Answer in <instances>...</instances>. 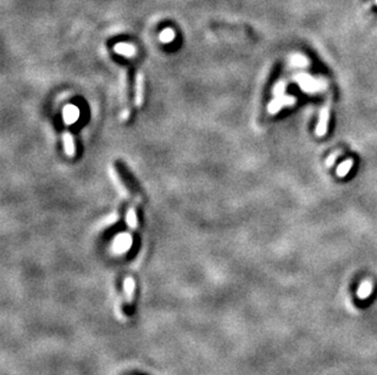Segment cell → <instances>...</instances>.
<instances>
[{
  "label": "cell",
  "instance_id": "cell-1",
  "mask_svg": "<svg viewBox=\"0 0 377 375\" xmlns=\"http://www.w3.org/2000/svg\"><path fill=\"white\" fill-rule=\"evenodd\" d=\"M297 78V82L300 86L301 90L307 93H317L321 92V90L325 89L326 87V83L324 81L316 80V78L309 76V74H299V76L295 77Z\"/></svg>",
  "mask_w": 377,
  "mask_h": 375
},
{
  "label": "cell",
  "instance_id": "cell-2",
  "mask_svg": "<svg viewBox=\"0 0 377 375\" xmlns=\"http://www.w3.org/2000/svg\"><path fill=\"white\" fill-rule=\"evenodd\" d=\"M328 121H330V107L328 105L324 106L323 110L320 112V117H318V123L316 127V135L318 136H324L327 133L328 129Z\"/></svg>",
  "mask_w": 377,
  "mask_h": 375
},
{
  "label": "cell",
  "instance_id": "cell-3",
  "mask_svg": "<svg viewBox=\"0 0 377 375\" xmlns=\"http://www.w3.org/2000/svg\"><path fill=\"white\" fill-rule=\"evenodd\" d=\"M295 103V97L293 96H281L277 97V99L272 100L269 105V112L270 113H276L281 110L282 106H287V105H293Z\"/></svg>",
  "mask_w": 377,
  "mask_h": 375
},
{
  "label": "cell",
  "instance_id": "cell-4",
  "mask_svg": "<svg viewBox=\"0 0 377 375\" xmlns=\"http://www.w3.org/2000/svg\"><path fill=\"white\" fill-rule=\"evenodd\" d=\"M144 100V78L142 73H137L136 76V96L135 104L137 107H141Z\"/></svg>",
  "mask_w": 377,
  "mask_h": 375
},
{
  "label": "cell",
  "instance_id": "cell-5",
  "mask_svg": "<svg viewBox=\"0 0 377 375\" xmlns=\"http://www.w3.org/2000/svg\"><path fill=\"white\" fill-rule=\"evenodd\" d=\"M64 146H65V152L69 157H73L74 152H76V148H74V140L73 136L70 132L64 133Z\"/></svg>",
  "mask_w": 377,
  "mask_h": 375
},
{
  "label": "cell",
  "instance_id": "cell-6",
  "mask_svg": "<svg viewBox=\"0 0 377 375\" xmlns=\"http://www.w3.org/2000/svg\"><path fill=\"white\" fill-rule=\"evenodd\" d=\"M135 280L131 277L125 279L123 282V289H125V296H126V302H127L128 306H131L132 300H133V292H135Z\"/></svg>",
  "mask_w": 377,
  "mask_h": 375
},
{
  "label": "cell",
  "instance_id": "cell-7",
  "mask_svg": "<svg viewBox=\"0 0 377 375\" xmlns=\"http://www.w3.org/2000/svg\"><path fill=\"white\" fill-rule=\"evenodd\" d=\"M353 165H354V161L352 159L346 160V161L342 162V164H341L337 167V175H338V177H341V178L346 177V175L349 173L350 169H352Z\"/></svg>",
  "mask_w": 377,
  "mask_h": 375
},
{
  "label": "cell",
  "instance_id": "cell-8",
  "mask_svg": "<svg viewBox=\"0 0 377 375\" xmlns=\"http://www.w3.org/2000/svg\"><path fill=\"white\" fill-rule=\"evenodd\" d=\"M126 221H127L128 226L131 229H136L137 227V214H136L135 208L131 207L127 212V217H126Z\"/></svg>",
  "mask_w": 377,
  "mask_h": 375
},
{
  "label": "cell",
  "instance_id": "cell-9",
  "mask_svg": "<svg viewBox=\"0 0 377 375\" xmlns=\"http://www.w3.org/2000/svg\"><path fill=\"white\" fill-rule=\"evenodd\" d=\"M293 64L297 65V66L305 67L309 65V60L305 56H301V55H295L293 57Z\"/></svg>",
  "mask_w": 377,
  "mask_h": 375
},
{
  "label": "cell",
  "instance_id": "cell-10",
  "mask_svg": "<svg viewBox=\"0 0 377 375\" xmlns=\"http://www.w3.org/2000/svg\"><path fill=\"white\" fill-rule=\"evenodd\" d=\"M174 37L175 33L174 31H171V29H165V31H162V33L160 34V39L162 42H171Z\"/></svg>",
  "mask_w": 377,
  "mask_h": 375
},
{
  "label": "cell",
  "instance_id": "cell-11",
  "mask_svg": "<svg viewBox=\"0 0 377 375\" xmlns=\"http://www.w3.org/2000/svg\"><path fill=\"white\" fill-rule=\"evenodd\" d=\"M341 154H342V151H341V150H338V151H336V152H334V154L331 155L330 157L327 159V161H326V166H328V167H330L331 165H333V164H334V161H336L337 157H338V156H340Z\"/></svg>",
  "mask_w": 377,
  "mask_h": 375
},
{
  "label": "cell",
  "instance_id": "cell-12",
  "mask_svg": "<svg viewBox=\"0 0 377 375\" xmlns=\"http://www.w3.org/2000/svg\"><path fill=\"white\" fill-rule=\"evenodd\" d=\"M376 4H377V0H376Z\"/></svg>",
  "mask_w": 377,
  "mask_h": 375
}]
</instances>
